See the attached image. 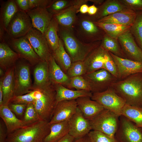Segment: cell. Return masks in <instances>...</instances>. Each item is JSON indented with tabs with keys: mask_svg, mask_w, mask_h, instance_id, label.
I'll list each match as a JSON object with an SVG mask.
<instances>
[{
	"mask_svg": "<svg viewBox=\"0 0 142 142\" xmlns=\"http://www.w3.org/2000/svg\"><path fill=\"white\" fill-rule=\"evenodd\" d=\"M110 87L125 100L126 104L142 108V73L118 80Z\"/></svg>",
	"mask_w": 142,
	"mask_h": 142,
	"instance_id": "1",
	"label": "cell"
},
{
	"mask_svg": "<svg viewBox=\"0 0 142 142\" xmlns=\"http://www.w3.org/2000/svg\"><path fill=\"white\" fill-rule=\"evenodd\" d=\"M58 33L72 62L84 61L90 53L101 43L100 41L89 43L83 42L75 36L72 29L59 25Z\"/></svg>",
	"mask_w": 142,
	"mask_h": 142,
	"instance_id": "2",
	"label": "cell"
},
{
	"mask_svg": "<svg viewBox=\"0 0 142 142\" xmlns=\"http://www.w3.org/2000/svg\"><path fill=\"white\" fill-rule=\"evenodd\" d=\"M50 126L49 121L39 120L8 134L6 142H43Z\"/></svg>",
	"mask_w": 142,
	"mask_h": 142,
	"instance_id": "3",
	"label": "cell"
},
{
	"mask_svg": "<svg viewBox=\"0 0 142 142\" xmlns=\"http://www.w3.org/2000/svg\"><path fill=\"white\" fill-rule=\"evenodd\" d=\"M72 31L75 36L83 42L89 43L102 40L104 32L97 26L88 14L77 15Z\"/></svg>",
	"mask_w": 142,
	"mask_h": 142,
	"instance_id": "4",
	"label": "cell"
},
{
	"mask_svg": "<svg viewBox=\"0 0 142 142\" xmlns=\"http://www.w3.org/2000/svg\"><path fill=\"white\" fill-rule=\"evenodd\" d=\"M39 89L40 95L34 103L41 120L49 121L56 105V92L52 83Z\"/></svg>",
	"mask_w": 142,
	"mask_h": 142,
	"instance_id": "5",
	"label": "cell"
},
{
	"mask_svg": "<svg viewBox=\"0 0 142 142\" xmlns=\"http://www.w3.org/2000/svg\"><path fill=\"white\" fill-rule=\"evenodd\" d=\"M120 116L104 109L89 120L92 130L99 131L113 138L119 125Z\"/></svg>",
	"mask_w": 142,
	"mask_h": 142,
	"instance_id": "6",
	"label": "cell"
},
{
	"mask_svg": "<svg viewBox=\"0 0 142 142\" xmlns=\"http://www.w3.org/2000/svg\"><path fill=\"white\" fill-rule=\"evenodd\" d=\"M91 98L119 116L126 104L125 100L110 87L103 92L92 93Z\"/></svg>",
	"mask_w": 142,
	"mask_h": 142,
	"instance_id": "7",
	"label": "cell"
},
{
	"mask_svg": "<svg viewBox=\"0 0 142 142\" xmlns=\"http://www.w3.org/2000/svg\"><path fill=\"white\" fill-rule=\"evenodd\" d=\"M115 138L118 142H142V128L121 115Z\"/></svg>",
	"mask_w": 142,
	"mask_h": 142,
	"instance_id": "8",
	"label": "cell"
},
{
	"mask_svg": "<svg viewBox=\"0 0 142 142\" xmlns=\"http://www.w3.org/2000/svg\"><path fill=\"white\" fill-rule=\"evenodd\" d=\"M82 76L89 84L92 93L105 91L118 80L104 68Z\"/></svg>",
	"mask_w": 142,
	"mask_h": 142,
	"instance_id": "9",
	"label": "cell"
},
{
	"mask_svg": "<svg viewBox=\"0 0 142 142\" xmlns=\"http://www.w3.org/2000/svg\"><path fill=\"white\" fill-rule=\"evenodd\" d=\"M33 28L27 13L19 10L11 19L6 31L10 38H17L25 36Z\"/></svg>",
	"mask_w": 142,
	"mask_h": 142,
	"instance_id": "10",
	"label": "cell"
},
{
	"mask_svg": "<svg viewBox=\"0 0 142 142\" xmlns=\"http://www.w3.org/2000/svg\"><path fill=\"white\" fill-rule=\"evenodd\" d=\"M41 61L48 62L52 52L43 34L33 28L25 36Z\"/></svg>",
	"mask_w": 142,
	"mask_h": 142,
	"instance_id": "11",
	"label": "cell"
},
{
	"mask_svg": "<svg viewBox=\"0 0 142 142\" xmlns=\"http://www.w3.org/2000/svg\"><path fill=\"white\" fill-rule=\"evenodd\" d=\"M33 87L29 66L26 64L22 63L15 66L14 96L29 93L32 90Z\"/></svg>",
	"mask_w": 142,
	"mask_h": 142,
	"instance_id": "12",
	"label": "cell"
},
{
	"mask_svg": "<svg viewBox=\"0 0 142 142\" xmlns=\"http://www.w3.org/2000/svg\"><path fill=\"white\" fill-rule=\"evenodd\" d=\"M7 42L21 58L26 59L32 65L37 64L41 61L25 36L17 38H10Z\"/></svg>",
	"mask_w": 142,
	"mask_h": 142,
	"instance_id": "13",
	"label": "cell"
},
{
	"mask_svg": "<svg viewBox=\"0 0 142 142\" xmlns=\"http://www.w3.org/2000/svg\"><path fill=\"white\" fill-rule=\"evenodd\" d=\"M118 40L126 58L142 62V50L136 42L130 30L120 36Z\"/></svg>",
	"mask_w": 142,
	"mask_h": 142,
	"instance_id": "14",
	"label": "cell"
},
{
	"mask_svg": "<svg viewBox=\"0 0 142 142\" xmlns=\"http://www.w3.org/2000/svg\"><path fill=\"white\" fill-rule=\"evenodd\" d=\"M68 134L75 139L87 135L92 130L89 120L86 119L78 108L69 120Z\"/></svg>",
	"mask_w": 142,
	"mask_h": 142,
	"instance_id": "15",
	"label": "cell"
},
{
	"mask_svg": "<svg viewBox=\"0 0 142 142\" xmlns=\"http://www.w3.org/2000/svg\"><path fill=\"white\" fill-rule=\"evenodd\" d=\"M109 52L116 65L118 80L124 79L133 74L142 73V62L120 57Z\"/></svg>",
	"mask_w": 142,
	"mask_h": 142,
	"instance_id": "16",
	"label": "cell"
},
{
	"mask_svg": "<svg viewBox=\"0 0 142 142\" xmlns=\"http://www.w3.org/2000/svg\"><path fill=\"white\" fill-rule=\"evenodd\" d=\"M88 0H74L73 4L60 12L54 15L53 17L57 21L59 26L72 29L77 18L80 7L87 4Z\"/></svg>",
	"mask_w": 142,
	"mask_h": 142,
	"instance_id": "17",
	"label": "cell"
},
{
	"mask_svg": "<svg viewBox=\"0 0 142 142\" xmlns=\"http://www.w3.org/2000/svg\"><path fill=\"white\" fill-rule=\"evenodd\" d=\"M78 107L76 100H63L58 103L54 108L50 124L69 120L75 113Z\"/></svg>",
	"mask_w": 142,
	"mask_h": 142,
	"instance_id": "18",
	"label": "cell"
},
{
	"mask_svg": "<svg viewBox=\"0 0 142 142\" xmlns=\"http://www.w3.org/2000/svg\"><path fill=\"white\" fill-rule=\"evenodd\" d=\"M31 19L33 28L44 35L53 17V15L46 8H37L26 12Z\"/></svg>",
	"mask_w": 142,
	"mask_h": 142,
	"instance_id": "19",
	"label": "cell"
},
{
	"mask_svg": "<svg viewBox=\"0 0 142 142\" xmlns=\"http://www.w3.org/2000/svg\"><path fill=\"white\" fill-rule=\"evenodd\" d=\"M76 100L78 107L83 115L89 120L95 117L104 109L99 103L92 100L89 97H80Z\"/></svg>",
	"mask_w": 142,
	"mask_h": 142,
	"instance_id": "20",
	"label": "cell"
},
{
	"mask_svg": "<svg viewBox=\"0 0 142 142\" xmlns=\"http://www.w3.org/2000/svg\"><path fill=\"white\" fill-rule=\"evenodd\" d=\"M136 15V12L129 9L109 15L95 21L104 23L130 26L132 25L134 22Z\"/></svg>",
	"mask_w": 142,
	"mask_h": 142,
	"instance_id": "21",
	"label": "cell"
},
{
	"mask_svg": "<svg viewBox=\"0 0 142 142\" xmlns=\"http://www.w3.org/2000/svg\"><path fill=\"white\" fill-rule=\"evenodd\" d=\"M0 117L5 125L7 134L29 124L17 118L8 105H2L0 106Z\"/></svg>",
	"mask_w": 142,
	"mask_h": 142,
	"instance_id": "22",
	"label": "cell"
},
{
	"mask_svg": "<svg viewBox=\"0 0 142 142\" xmlns=\"http://www.w3.org/2000/svg\"><path fill=\"white\" fill-rule=\"evenodd\" d=\"M106 51L100 44L88 55L84 61L87 73L104 68Z\"/></svg>",
	"mask_w": 142,
	"mask_h": 142,
	"instance_id": "23",
	"label": "cell"
},
{
	"mask_svg": "<svg viewBox=\"0 0 142 142\" xmlns=\"http://www.w3.org/2000/svg\"><path fill=\"white\" fill-rule=\"evenodd\" d=\"M98 8L97 13L93 16H90L93 21H97L109 15L130 9L119 1L115 0H106Z\"/></svg>",
	"mask_w": 142,
	"mask_h": 142,
	"instance_id": "24",
	"label": "cell"
},
{
	"mask_svg": "<svg viewBox=\"0 0 142 142\" xmlns=\"http://www.w3.org/2000/svg\"><path fill=\"white\" fill-rule=\"evenodd\" d=\"M56 92V103L65 100H75L82 97L91 98L92 93L85 90H73L67 88L60 84H54Z\"/></svg>",
	"mask_w": 142,
	"mask_h": 142,
	"instance_id": "25",
	"label": "cell"
},
{
	"mask_svg": "<svg viewBox=\"0 0 142 142\" xmlns=\"http://www.w3.org/2000/svg\"><path fill=\"white\" fill-rule=\"evenodd\" d=\"M3 105H8L14 96L15 88V66L7 69L3 77Z\"/></svg>",
	"mask_w": 142,
	"mask_h": 142,
	"instance_id": "26",
	"label": "cell"
},
{
	"mask_svg": "<svg viewBox=\"0 0 142 142\" xmlns=\"http://www.w3.org/2000/svg\"><path fill=\"white\" fill-rule=\"evenodd\" d=\"M48 62L41 61L36 65L34 70L32 90L41 88L52 83L49 78Z\"/></svg>",
	"mask_w": 142,
	"mask_h": 142,
	"instance_id": "27",
	"label": "cell"
},
{
	"mask_svg": "<svg viewBox=\"0 0 142 142\" xmlns=\"http://www.w3.org/2000/svg\"><path fill=\"white\" fill-rule=\"evenodd\" d=\"M21 58L19 55L4 43H0L1 68L6 70L14 66L16 61Z\"/></svg>",
	"mask_w": 142,
	"mask_h": 142,
	"instance_id": "28",
	"label": "cell"
},
{
	"mask_svg": "<svg viewBox=\"0 0 142 142\" xmlns=\"http://www.w3.org/2000/svg\"><path fill=\"white\" fill-rule=\"evenodd\" d=\"M69 120L50 124V131L43 142H57L69 132Z\"/></svg>",
	"mask_w": 142,
	"mask_h": 142,
	"instance_id": "29",
	"label": "cell"
},
{
	"mask_svg": "<svg viewBox=\"0 0 142 142\" xmlns=\"http://www.w3.org/2000/svg\"><path fill=\"white\" fill-rule=\"evenodd\" d=\"M49 76L51 81L54 84L65 85L70 78L57 64L52 55L48 62Z\"/></svg>",
	"mask_w": 142,
	"mask_h": 142,
	"instance_id": "30",
	"label": "cell"
},
{
	"mask_svg": "<svg viewBox=\"0 0 142 142\" xmlns=\"http://www.w3.org/2000/svg\"><path fill=\"white\" fill-rule=\"evenodd\" d=\"M59 24L53 17L44 35L53 52L58 47L60 38L58 35Z\"/></svg>",
	"mask_w": 142,
	"mask_h": 142,
	"instance_id": "31",
	"label": "cell"
},
{
	"mask_svg": "<svg viewBox=\"0 0 142 142\" xmlns=\"http://www.w3.org/2000/svg\"><path fill=\"white\" fill-rule=\"evenodd\" d=\"M52 54L57 63L66 74L72 62L60 38L58 48L52 52Z\"/></svg>",
	"mask_w": 142,
	"mask_h": 142,
	"instance_id": "32",
	"label": "cell"
},
{
	"mask_svg": "<svg viewBox=\"0 0 142 142\" xmlns=\"http://www.w3.org/2000/svg\"><path fill=\"white\" fill-rule=\"evenodd\" d=\"M94 24L109 37L118 40L119 37L130 30L132 25L125 26L115 24L106 23L94 21Z\"/></svg>",
	"mask_w": 142,
	"mask_h": 142,
	"instance_id": "33",
	"label": "cell"
},
{
	"mask_svg": "<svg viewBox=\"0 0 142 142\" xmlns=\"http://www.w3.org/2000/svg\"><path fill=\"white\" fill-rule=\"evenodd\" d=\"M15 1H7L1 9V23L6 31L11 19L19 10Z\"/></svg>",
	"mask_w": 142,
	"mask_h": 142,
	"instance_id": "34",
	"label": "cell"
},
{
	"mask_svg": "<svg viewBox=\"0 0 142 142\" xmlns=\"http://www.w3.org/2000/svg\"><path fill=\"white\" fill-rule=\"evenodd\" d=\"M121 115L126 118L138 126L142 128V108L126 104L122 110Z\"/></svg>",
	"mask_w": 142,
	"mask_h": 142,
	"instance_id": "35",
	"label": "cell"
},
{
	"mask_svg": "<svg viewBox=\"0 0 142 142\" xmlns=\"http://www.w3.org/2000/svg\"><path fill=\"white\" fill-rule=\"evenodd\" d=\"M102 40L100 45L106 51L110 52L119 57L126 58L117 40L105 33Z\"/></svg>",
	"mask_w": 142,
	"mask_h": 142,
	"instance_id": "36",
	"label": "cell"
},
{
	"mask_svg": "<svg viewBox=\"0 0 142 142\" xmlns=\"http://www.w3.org/2000/svg\"><path fill=\"white\" fill-rule=\"evenodd\" d=\"M136 13V17L130 31L137 44L142 50V11Z\"/></svg>",
	"mask_w": 142,
	"mask_h": 142,
	"instance_id": "37",
	"label": "cell"
},
{
	"mask_svg": "<svg viewBox=\"0 0 142 142\" xmlns=\"http://www.w3.org/2000/svg\"><path fill=\"white\" fill-rule=\"evenodd\" d=\"M69 88H75L77 90H85L91 92L90 86L83 76H77L70 78L64 86Z\"/></svg>",
	"mask_w": 142,
	"mask_h": 142,
	"instance_id": "38",
	"label": "cell"
},
{
	"mask_svg": "<svg viewBox=\"0 0 142 142\" xmlns=\"http://www.w3.org/2000/svg\"><path fill=\"white\" fill-rule=\"evenodd\" d=\"M74 0H54L47 9L53 15L57 14L71 6Z\"/></svg>",
	"mask_w": 142,
	"mask_h": 142,
	"instance_id": "39",
	"label": "cell"
},
{
	"mask_svg": "<svg viewBox=\"0 0 142 142\" xmlns=\"http://www.w3.org/2000/svg\"><path fill=\"white\" fill-rule=\"evenodd\" d=\"M87 73V69L84 61H78L72 63L66 74L69 78H71L82 76Z\"/></svg>",
	"mask_w": 142,
	"mask_h": 142,
	"instance_id": "40",
	"label": "cell"
},
{
	"mask_svg": "<svg viewBox=\"0 0 142 142\" xmlns=\"http://www.w3.org/2000/svg\"><path fill=\"white\" fill-rule=\"evenodd\" d=\"M23 120L29 124L41 120L35 107L34 103L27 104Z\"/></svg>",
	"mask_w": 142,
	"mask_h": 142,
	"instance_id": "41",
	"label": "cell"
},
{
	"mask_svg": "<svg viewBox=\"0 0 142 142\" xmlns=\"http://www.w3.org/2000/svg\"><path fill=\"white\" fill-rule=\"evenodd\" d=\"M87 135L91 142H118L115 138L99 131L92 130Z\"/></svg>",
	"mask_w": 142,
	"mask_h": 142,
	"instance_id": "42",
	"label": "cell"
},
{
	"mask_svg": "<svg viewBox=\"0 0 142 142\" xmlns=\"http://www.w3.org/2000/svg\"><path fill=\"white\" fill-rule=\"evenodd\" d=\"M104 69L118 79V74L116 65L109 52L106 51L104 56Z\"/></svg>",
	"mask_w": 142,
	"mask_h": 142,
	"instance_id": "43",
	"label": "cell"
},
{
	"mask_svg": "<svg viewBox=\"0 0 142 142\" xmlns=\"http://www.w3.org/2000/svg\"><path fill=\"white\" fill-rule=\"evenodd\" d=\"M35 101L32 91L30 93L25 94L14 96L9 103L28 104L30 103H34Z\"/></svg>",
	"mask_w": 142,
	"mask_h": 142,
	"instance_id": "44",
	"label": "cell"
},
{
	"mask_svg": "<svg viewBox=\"0 0 142 142\" xmlns=\"http://www.w3.org/2000/svg\"><path fill=\"white\" fill-rule=\"evenodd\" d=\"M27 104L9 103L8 106L11 110L16 116H22L26 110Z\"/></svg>",
	"mask_w": 142,
	"mask_h": 142,
	"instance_id": "45",
	"label": "cell"
},
{
	"mask_svg": "<svg viewBox=\"0 0 142 142\" xmlns=\"http://www.w3.org/2000/svg\"><path fill=\"white\" fill-rule=\"evenodd\" d=\"M128 8L133 10L142 11V0H122L119 1Z\"/></svg>",
	"mask_w": 142,
	"mask_h": 142,
	"instance_id": "46",
	"label": "cell"
},
{
	"mask_svg": "<svg viewBox=\"0 0 142 142\" xmlns=\"http://www.w3.org/2000/svg\"><path fill=\"white\" fill-rule=\"evenodd\" d=\"M30 10L40 8L47 9L51 3L52 0H29Z\"/></svg>",
	"mask_w": 142,
	"mask_h": 142,
	"instance_id": "47",
	"label": "cell"
},
{
	"mask_svg": "<svg viewBox=\"0 0 142 142\" xmlns=\"http://www.w3.org/2000/svg\"><path fill=\"white\" fill-rule=\"evenodd\" d=\"M15 1L20 10L26 12L30 10L29 0H16Z\"/></svg>",
	"mask_w": 142,
	"mask_h": 142,
	"instance_id": "48",
	"label": "cell"
},
{
	"mask_svg": "<svg viewBox=\"0 0 142 142\" xmlns=\"http://www.w3.org/2000/svg\"><path fill=\"white\" fill-rule=\"evenodd\" d=\"M6 128L3 122L0 123V142H6L7 136Z\"/></svg>",
	"mask_w": 142,
	"mask_h": 142,
	"instance_id": "49",
	"label": "cell"
},
{
	"mask_svg": "<svg viewBox=\"0 0 142 142\" xmlns=\"http://www.w3.org/2000/svg\"><path fill=\"white\" fill-rule=\"evenodd\" d=\"M98 9V8L94 4L90 6L89 7L87 14L89 16H93L97 13Z\"/></svg>",
	"mask_w": 142,
	"mask_h": 142,
	"instance_id": "50",
	"label": "cell"
},
{
	"mask_svg": "<svg viewBox=\"0 0 142 142\" xmlns=\"http://www.w3.org/2000/svg\"><path fill=\"white\" fill-rule=\"evenodd\" d=\"M75 139L68 133L57 142H74Z\"/></svg>",
	"mask_w": 142,
	"mask_h": 142,
	"instance_id": "51",
	"label": "cell"
},
{
	"mask_svg": "<svg viewBox=\"0 0 142 142\" xmlns=\"http://www.w3.org/2000/svg\"><path fill=\"white\" fill-rule=\"evenodd\" d=\"M89 6L87 4L82 5L80 7L79 10V12L82 14H85L87 13Z\"/></svg>",
	"mask_w": 142,
	"mask_h": 142,
	"instance_id": "52",
	"label": "cell"
},
{
	"mask_svg": "<svg viewBox=\"0 0 142 142\" xmlns=\"http://www.w3.org/2000/svg\"><path fill=\"white\" fill-rule=\"evenodd\" d=\"M3 77H1V79H0V106L3 105V93L2 87V81Z\"/></svg>",
	"mask_w": 142,
	"mask_h": 142,
	"instance_id": "53",
	"label": "cell"
},
{
	"mask_svg": "<svg viewBox=\"0 0 142 142\" xmlns=\"http://www.w3.org/2000/svg\"><path fill=\"white\" fill-rule=\"evenodd\" d=\"M74 142H91L88 135L80 138L75 139Z\"/></svg>",
	"mask_w": 142,
	"mask_h": 142,
	"instance_id": "54",
	"label": "cell"
},
{
	"mask_svg": "<svg viewBox=\"0 0 142 142\" xmlns=\"http://www.w3.org/2000/svg\"><path fill=\"white\" fill-rule=\"evenodd\" d=\"M88 1L93 3L94 4L100 5L104 1L103 0H88Z\"/></svg>",
	"mask_w": 142,
	"mask_h": 142,
	"instance_id": "55",
	"label": "cell"
},
{
	"mask_svg": "<svg viewBox=\"0 0 142 142\" xmlns=\"http://www.w3.org/2000/svg\"><path fill=\"white\" fill-rule=\"evenodd\" d=\"M4 74L3 70L1 68H0V76L2 77V76H3L4 75Z\"/></svg>",
	"mask_w": 142,
	"mask_h": 142,
	"instance_id": "56",
	"label": "cell"
},
{
	"mask_svg": "<svg viewBox=\"0 0 142 142\" xmlns=\"http://www.w3.org/2000/svg\"></svg>",
	"mask_w": 142,
	"mask_h": 142,
	"instance_id": "57",
	"label": "cell"
}]
</instances>
